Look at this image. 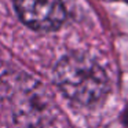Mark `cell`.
Masks as SVG:
<instances>
[{"mask_svg":"<svg viewBox=\"0 0 128 128\" xmlns=\"http://www.w3.org/2000/svg\"><path fill=\"white\" fill-rule=\"evenodd\" d=\"M14 6L21 21L33 30H56L66 20L61 0H14Z\"/></svg>","mask_w":128,"mask_h":128,"instance_id":"7a4b0ae2","label":"cell"},{"mask_svg":"<svg viewBox=\"0 0 128 128\" xmlns=\"http://www.w3.org/2000/svg\"><path fill=\"white\" fill-rule=\"evenodd\" d=\"M54 80L69 99L83 106L100 103L110 90V81L102 66L84 54L64 56L55 66Z\"/></svg>","mask_w":128,"mask_h":128,"instance_id":"6da1fadb","label":"cell"}]
</instances>
